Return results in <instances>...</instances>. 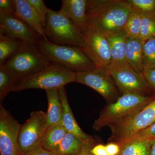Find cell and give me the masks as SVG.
Segmentation results:
<instances>
[{"label":"cell","mask_w":155,"mask_h":155,"mask_svg":"<svg viewBox=\"0 0 155 155\" xmlns=\"http://www.w3.org/2000/svg\"><path fill=\"white\" fill-rule=\"evenodd\" d=\"M132 10L128 0L87 1L86 14L88 26L107 36L119 33L123 30Z\"/></svg>","instance_id":"cell-1"},{"label":"cell","mask_w":155,"mask_h":155,"mask_svg":"<svg viewBox=\"0 0 155 155\" xmlns=\"http://www.w3.org/2000/svg\"><path fill=\"white\" fill-rule=\"evenodd\" d=\"M153 97L134 94H126L110 103L101 111L93 128L100 131L106 126L122 121L137 114L153 101Z\"/></svg>","instance_id":"cell-2"},{"label":"cell","mask_w":155,"mask_h":155,"mask_svg":"<svg viewBox=\"0 0 155 155\" xmlns=\"http://www.w3.org/2000/svg\"><path fill=\"white\" fill-rule=\"evenodd\" d=\"M36 45L51 63L59 64L76 73L97 68L81 48L55 44L42 37Z\"/></svg>","instance_id":"cell-3"},{"label":"cell","mask_w":155,"mask_h":155,"mask_svg":"<svg viewBox=\"0 0 155 155\" xmlns=\"http://www.w3.org/2000/svg\"><path fill=\"white\" fill-rule=\"evenodd\" d=\"M76 75V72L51 63L45 69L22 78L13 92L30 89H59L68 84L75 82Z\"/></svg>","instance_id":"cell-4"},{"label":"cell","mask_w":155,"mask_h":155,"mask_svg":"<svg viewBox=\"0 0 155 155\" xmlns=\"http://www.w3.org/2000/svg\"><path fill=\"white\" fill-rule=\"evenodd\" d=\"M44 29L48 39L55 44L81 48L84 45L83 35L72 21L60 11L48 9Z\"/></svg>","instance_id":"cell-5"},{"label":"cell","mask_w":155,"mask_h":155,"mask_svg":"<svg viewBox=\"0 0 155 155\" xmlns=\"http://www.w3.org/2000/svg\"><path fill=\"white\" fill-rule=\"evenodd\" d=\"M51 63L36 45L23 42L19 49L3 65L21 80L45 69Z\"/></svg>","instance_id":"cell-6"},{"label":"cell","mask_w":155,"mask_h":155,"mask_svg":"<svg viewBox=\"0 0 155 155\" xmlns=\"http://www.w3.org/2000/svg\"><path fill=\"white\" fill-rule=\"evenodd\" d=\"M155 122V99L135 115L109 125L111 131L110 141L120 145Z\"/></svg>","instance_id":"cell-7"},{"label":"cell","mask_w":155,"mask_h":155,"mask_svg":"<svg viewBox=\"0 0 155 155\" xmlns=\"http://www.w3.org/2000/svg\"><path fill=\"white\" fill-rule=\"evenodd\" d=\"M84 43L81 48L97 68L107 69L111 61L110 45L107 35L88 26L83 34Z\"/></svg>","instance_id":"cell-8"},{"label":"cell","mask_w":155,"mask_h":155,"mask_svg":"<svg viewBox=\"0 0 155 155\" xmlns=\"http://www.w3.org/2000/svg\"><path fill=\"white\" fill-rule=\"evenodd\" d=\"M48 128L45 113L37 111L31 113L29 119L21 125L19 131L18 143L22 153L41 145Z\"/></svg>","instance_id":"cell-9"},{"label":"cell","mask_w":155,"mask_h":155,"mask_svg":"<svg viewBox=\"0 0 155 155\" xmlns=\"http://www.w3.org/2000/svg\"><path fill=\"white\" fill-rule=\"evenodd\" d=\"M75 82L90 87L110 103L119 97L116 84L107 69L97 68L86 72H77Z\"/></svg>","instance_id":"cell-10"},{"label":"cell","mask_w":155,"mask_h":155,"mask_svg":"<svg viewBox=\"0 0 155 155\" xmlns=\"http://www.w3.org/2000/svg\"><path fill=\"white\" fill-rule=\"evenodd\" d=\"M21 125L2 105L0 106V152L1 155H23L18 137Z\"/></svg>","instance_id":"cell-11"},{"label":"cell","mask_w":155,"mask_h":155,"mask_svg":"<svg viewBox=\"0 0 155 155\" xmlns=\"http://www.w3.org/2000/svg\"><path fill=\"white\" fill-rule=\"evenodd\" d=\"M108 71L122 94H134L146 95L151 88L143 73L137 72L130 66Z\"/></svg>","instance_id":"cell-12"},{"label":"cell","mask_w":155,"mask_h":155,"mask_svg":"<svg viewBox=\"0 0 155 155\" xmlns=\"http://www.w3.org/2000/svg\"><path fill=\"white\" fill-rule=\"evenodd\" d=\"M0 34L22 42L35 45L41 37L27 23L14 15L0 14Z\"/></svg>","instance_id":"cell-13"},{"label":"cell","mask_w":155,"mask_h":155,"mask_svg":"<svg viewBox=\"0 0 155 155\" xmlns=\"http://www.w3.org/2000/svg\"><path fill=\"white\" fill-rule=\"evenodd\" d=\"M87 3L86 0H63L60 11L72 21L83 35L88 27Z\"/></svg>","instance_id":"cell-14"},{"label":"cell","mask_w":155,"mask_h":155,"mask_svg":"<svg viewBox=\"0 0 155 155\" xmlns=\"http://www.w3.org/2000/svg\"><path fill=\"white\" fill-rule=\"evenodd\" d=\"M59 91L60 99L63 108L62 124L65 130L67 132L74 134L85 142L90 141L94 139L93 137L84 133L81 129L75 120L72 110L69 106L67 91L65 87L59 89Z\"/></svg>","instance_id":"cell-15"},{"label":"cell","mask_w":155,"mask_h":155,"mask_svg":"<svg viewBox=\"0 0 155 155\" xmlns=\"http://www.w3.org/2000/svg\"><path fill=\"white\" fill-rule=\"evenodd\" d=\"M110 45L111 61L107 70L129 66L126 61L127 37L123 32L107 36Z\"/></svg>","instance_id":"cell-16"},{"label":"cell","mask_w":155,"mask_h":155,"mask_svg":"<svg viewBox=\"0 0 155 155\" xmlns=\"http://www.w3.org/2000/svg\"><path fill=\"white\" fill-rule=\"evenodd\" d=\"M16 13L14 16L26 22L42 38L48 40L41 20L27 0H15Z\"/></svg>","instance_id":"cell-17"},{"label":"cell","mask_w":155,"mask_h":155,"mask_svg":"<svg viewBox=\"0 0 155 155\" xmlns=\"http://www.w3.org/2000/svg\"><path fill=\"white\" fill-rule=\"evenodd\" d=\"M145 41L139 38H127L126 41V61L132 69L139 73L143 72V49Z\"/></svg>","instance_id":"cell-18"},{"label":"cell","mask_w":155,"mask_h":155,"mask_svg":"<svg viewBox=\"0 0 155 155\" xmlns=\"http://www.w3.org/2000/svg\"><path fill=\"white\" fill-rule=\"evenodd\" d=\"M46 93L48 102V110L46 113L48 127L62 124L63 108L59 89L48 90L46 91Z\"/></svg>","instance_id":"cell-19"},{"label":"cell","mask_w":155,"mask_h":155,"mask_svg":"<svg viewBox=\"0 0 155 155\" xmlns=\"http://www.w3.org/2000/svg\"><path fill=\"white\" fill-rule=\"evenodd\" d=\"M155 139H143L134 137L120 145L118 155H149Z\"/></svg>","instance_id":"cell-20"},{"label":"cell","mask_w":155,"mask_h":155,"mask_svg":"<svg viewBox=\"0 0 155 155\" xmlns=\"http://www.w3.org/2000/svg\"><path fill=\"white\" fill-rule=\"evenodd\" d=\"M87 142L67 132L54 152L58 155H75L82 149Z\"/></svg>","instance_id":"cell-21"},{"label":"cell","mask_w":155,"mask_h":155,"mask_svg":"<svg viewBox=\"0 0 155 155\" xmlns=\"http://www.w3.org/2000/svg\"><path fill=\"white\" fill-rule=\"evenodd\" d=\"M67 132L62 124L48 127L42 140L41 146L45 149L54 152Z\"/></svg>","instance_id":"cell-22"},{"label":"cell","mask_w":155,"mask_h":155,"mask_svg":"<svg viewBox=\"0 0 155 155\" xmlns=\"http://www.w3.org/2000/svg\"><path fill=\"white\" fill-rule=\"evenodd\" d=\"M20 79L16 77L4 65L0 66V104L2 105L9 93L13 92Z\"/></svg>","instance_id":"cell-23"},{"label":"cell","mask_w":155,"mask_h":155,"mask_svg":"<svg viewBox=\"0 0 155 155\" xmlns=\"http://www.w3.org/2000/svg\"><path fill=\"white\" fill-rule=\"evenodd\" d=\"M22 43L0 34V66L19 49Z\"/></svg>","instance_id":"cell-24"},{"label":"cell","mask_w":155,"mask_h":155,"mask_svg":"<svg viewBox=\"0 0 155 155\" xmlns=\"http://www.w3.org/2000/svg\"><path fill=\"white\" fill-rule=\"evenodd\" d=\"M141 25V13L133 10L130 13L122 31L128 38H140Z\"/></svg>","instance_id":"cell-25"},{"label":"cell","mask_w":155,"mask_h":155,"mask_svg":"<svg viewBox=\"0 0 155 155\" xmlns=\"http://www.w3.org/2000/svg\"><path fill=\"white\" fill-rule=\"evenodd\" d=\"M155 37V14L141 13L140 38L144 41Z\"/></svg>","instance_id":"cell-26"},{"label":"cell","mask_w":155,"mask_h":155,"mask_svg":"<svg viewBox=\"0 0 155 155\" xmlns=\"http://www.w3.org/2000/svg\"><path fill=\"white\" fill-rule=\"evenodd\" d=\"M143 62V69L155 67V37L145 41Z\"/></svg>","instance_id":"cell-27"},{"label":"cell","mask_w":155,"mask_h":155,"mask_svg":"<svg viewBox=\"0 0 155 155\" xmlns=\"http://www.w3.org/2000/svg\"><path fill=\"white\" fill-rule=\"evenodd\" d=\"M133 10L143 13L155 14V0H128Z\"/></svg>","instance_id":"cell-28"},{"label":"cell","mask_w":155,"mask_h":155,"mask_svg":"<svg viewBox=\"0 0 155 155\" xmlns=\"http://www.w3.org/2000/svg\"><path fill=\"white\" fill-rule=\"evenodd\" d=\"M34 10L38 15L41 20L42 24L45 27L48 9L42 0H27Z\"/></svg>","instance_id":"cell-29"},{"label":"cell","mask_w":155,"mask_h":155,"mask_svg":"<svg viewBox=\"0 0 155 155\" xmlns=\"http://www.w3.org/2000/svg\"><path fill=\"white\" fill-rule=\"evenodd\" d=\"M16 11L15 0H0V14L14 15Z\"/></svg>","instance_id":"cell-30"},{"label":"cell","mask_w":155,"mask_h":155,"mask_svg":"<svg viewBox=\"0 0 155 155\" xmlns=\"http://www.w3.org/2000/svg\"><path fill=\"white\" fill-rule=\"evenodd\" d=\"M134 137L143 139H155V122L149 127L140 131Z\"/></svg>","instance_id":"cell-31"},{"label":"cell","mask_w":155,"mask_h":155,"mask_svg":"<svg viewBox=\"0 0 155 155\" xmlns=\"http://www.w3.org/2000/svg\"><path fill=\"white\" fill-rule=\"evenodd\" d=\"M143 74L148 84L155 90V67L143 69Z\"/></svg>","instance_id":"cell-32"},{"label":"cell","mask_w":155,"mask_h":155,"mask_svg":"<svg viewBox=\"0 0 155 155\" xmlns=\"http://www.w3.org/2000/svg\"><path fill=\"white\" fill-rule=\"evenodd\" d=\"M23 155H58L54 152L48 150L44 148L41 145L28 152L23 154Z\"/></svg>","instance_id":"cell-33"},{"label":"cell","mask_w":155,"mask_h":155,"mask_svg":"<svg viewBox=\"0 0 155 155\" xmlns=\"http://www.w3.org/2000/svg\"><path fill=\"white\" fill-rule=\"evenodd\" d=\"M106 150L108 155H118L120 153V145L116 143L110 142L105 145Z\"/></svg>","instance_id":"cell-34"},{"label":"cell","mask_w":155,"mask_h":155,"mask_svg":"<svg viewBox=\"0 0 155 155\" xmlns=\"http://www.w3.org/2000/svg\"><path fill=\"white\" fill-rule=\"evenodd\" d=\"M96 144L95 140L93 139L87 142L82 149L75 155H93L91 152V150Z\"/></svg>","instance_id":"cell-35"},{"label":"cell","mask_w":155,"mask_h":155,"mask_svg":"<svg viewBox=\"0 0 155 155\" xmlns=\"http://www.w3.org/2000/svg\"><path fill=\"white\" fill-rule=\"evenodd\" d=\"M91 152L93 155H108L105 145L102 144H96L92 148Z\"/></svg>","instance_id":"cell-36"},{"label":"cell","mask_w":155,"mask_h":155,"mask_svg":"<svg viewBox=\"0 0 155 155\" xmlns=\"http://www.w3.org/2000/svg\"><path fill=\"white\" fill-rule=\"evenodd\" d=\"M149 155H155V142L152 147Z\"/></svg>","instance_id":"cell-37"}]
</instances>
